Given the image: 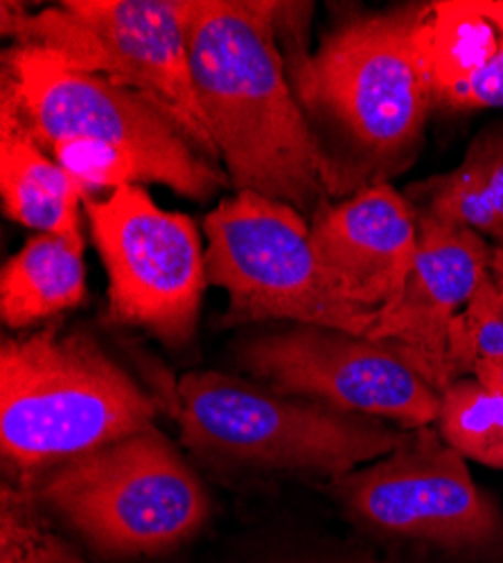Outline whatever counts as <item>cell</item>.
<instances>
[{
	"instance_id": "obj_7",
	"label": "cell",
	"mask_w": 503,
	"mask_h": 563,
	"mask_svg": "<svg viewBox=\"0 0 503 563\" xmlns=\"http://www.w3.org/2000/svg\"><path fill=\"white\" fill-rule=\"evenodd\" d=\"M0 100L19 113L43 150L66 137L100 140L145 163L156 185L197 203L231 187L226 172L204 158L154 102L75 70L39 45H12L3 53Z\"/></svg>"
},
{
	"instance_id": "obj_3",
	"label": "cell",
	"mask_w": 503,
	"mask_h": 563,
	"mask_svg": "<svg viewBox=\"0 0 503 563\" xmlns=\"http://www.w3.org/2000/svg\"><path fill=\"white\" fill-rule=\"evenodd\" d=\"M158 404L84 330L0 345V451L17 483L154 424Z\"/></svg>"
},
{
	"instance_id": "obj_24",
	"label": "cell",
	"mask_w": 503,
	"mask_h": 563,
	"mask_svg": "<svg viewBox=\"0 0 503 563\" xmlns=\"http://www.w3.org/2000/svg\"><path fill=\"white\" fill-rule=\"evenodd\" d=\"M492 271H503V249L492 251Z\"/></svg>"
},
{
	"instance_id": "obj_8",
	"label": "cell",
	"mask_w": 503,
	"mask_h": 563,
	"mask_svg": "<svg viewBox=\"0 0 503 563\" xmlns=\"http://www.w3.org/2000/svg\"><path fill=\"white\" fill-rule=\"evenodd\" d=\"M208 282L226 291L223 327L296 322L371 336L378 313L343 302L318 264L309 219L296 208L233 192L204 219Z\"/></svg>"
},
{
	"instance_id": "obj_22",
	"label": "cell",
	"mask_w": 503,
	"mask_h": 563,
	"mask_svg": "<svg viewBox=\"0 0 503 563\" xmlns=\"http://www.w3.org/2000/svg\"><path fill=\"white\" fill-rule=\"evenodd\" d=\"M48 152L79 185L94 197V192L107 190L109 195L124 185H152L156 183L152 169L133 154L111 147L100 140L66 137L53 143Z\"/></svg>"
},
{
	"instance_id": "obj_9",
	"label": "cell",
	"mask_w": 503,
	"mask_h": 563,
	"mask_svg": "<svg viewBox=\"0 0 503 563\" xmlns=\"http://www.w3.org/2000/svg\"><path fill=\"white\" fill-rule=\"evenodd\" d=\"M330 496L365 537L429 545L459 563H503V509L434 427L404 431L378 462L330 481Z\"/></svg>"
},
{
	"instance_id": "obj_13",
	"label": "cell",
	"mask_w": 503,
	"mask_h": 563,
	"mask_svg": "<svg viewBox=\"0 0 503 563\" xmlns=\"http://www.w3.org/2000/svg\"><path fill=\"white\" fill-rule=\"evenodd\" d=\"M309 234L343 302L378 316L400 302L418 249V214L391 183L321 206Z\"/></svg>"
},
{
	"instance_id": "obj_18",
	"label": "cell",
	"mask_w": 503,
	"mask_h": 563,
	"mask_svg": "<svg viewBox=\"0 0 503 563\" xmlns=\"http://www.w3.org/2000/svg\"><path fill=\"white\" fill-rule=\"evenodd\" d=\"M212 563H420L382 552L371 541L343 539L314 528L273 523L240 532Z\"/></svg>"
},
{
	"instance_id": "obj_2",
	"label": "cell",
	"mask_w": 503,
	"mask_h": 563,
	"mask_svg": "<svg viewBox=\"0 0 503 563\" xmlns=\"http://www.w3.org/2000/svg\"><path fill=\"white\" fill-rule=\"evenodd\" d=\"M420 19L423 3L354 12L335 21L314 53L283 51L332 201L389 183L420 150L434 107Z\"/></svg>"
},
{
	"instance_id": "obj_25",
	"label": "cell",
	"mask_w": 503,
	"mask_h": 563,
	"mask_svg": "<svg viewBox=\"0 0 503 563\" xmlns=\"http://www.w3.org/2000/svg\"><path fill=\"white\" fill-rule=\"evenodd\" d=\"M492 279H494L499 298H501V305H503V271H492Z\"/></svg>"
},
{
	"instance_id": "obj_11",
	"label": "cell",
	"mask_w": 503,
	"mask_h": 563,
	"mask_svg": "<svg viewBox=\"0 0 503 563\" xmlns=\"http://www.w3.org/2000/svg\"><path fill=\"white\" fill-rule=\"evenodd\" d=\"M233 350L242 372L283 397L384 419L406 431L431 427L440 415V393L386 341L285 322L242 336Z\"/></svg>"
},
{
	"instance_id": "obj_12",
	"label": "cell",
	"mask_w": 503,
	"mask_h": 563,
	"mask_svg": "<svg viewBox=\"0 0 503 563\" xmlns=\"http://www.w3.org/2000/svg\"><path fill=\"white\" fill-rule=\"evenodd\" d=\"M492 251L470 228L418 214V249L404 294L369 336L393 343L440 395L451 386L449 327L490 277Z\"/></svg>"
},
{
	"instance_id": "obj_23",
	"label": "cell",
	"mask_w": 503,
	"mask_h": 563,
	"mask_svg": "<svg viewBox=\"0 0 503 563\" xmlns=\"http://www.w3.org/2000/svg\"><path fill=\"white\" fill-rule=\"evenodd\" d=\"M472 377L477 382H481L485 388H490L503 397V358L485 361V363L477 365Z\"/></svg>"
},
{
	"instance_id": "obj_15",
	"label": "cell",
	"mask_w": 503,
	"mask_h": 563,
	"mask_svg": "<svg viewBox=\"0 0 503 563\" xmlns=\"http://www.w3.org/2000/svg\"><path fill=\"white\" fill-rule=\"evenodd\" d=\"M0 197L8 219L36 232H81V185L45 152L0 100Z\"/></svg>"
},
{
	"instance_id": "obj_20",
	"label": "cell",
	"mask_w": 503,
	"mask_h": 563,
	"mask_svg": "<svg viewBox=\"0 0 503 563\" xmlns=\"http://www.w3.org/2000/svg\"><path fill=\"white\" fill-rule=\"evenodd\" d=\"M499 358H503V305L490 273L449 327L447 365L451 384L472 377L477 365Z\"/></svg>"
},
{
	"instance_id": "obj_14",
	"label": "cell",
	"mask_w": 503,
	"mask_h": 563,
	"mask_svg": "<svg viewBox=\"0 0 503 563\" xmlns=\"http://www.w3.org/2000/svg\"><path fill=\"white\" fill-rule=\"evenodd\" d=\"M418 36L434 107L503 109V0L423 3Z\"/></svg>"
},
{
	"instance_id": "obj_21",
	"label": "cell",
	"mask_w": 503,
	"mask_h": 563,
	"mask_svg": "<svg viewBox=\"0 0 503 563\" xmlns=\"http://www.w3.org/2000/svg\"><path fill=\"white\" fill-rule=\"evenodd\" d=\"M36 500L21 485H3L0 563H84L64 539L48 530Z\"/></svg>"
},
{
	"instance_id": "obj_10",
	"label": "cell",
	"mask_w": 503,
	"mask_h": 563,
	"mask_svg": "<svg viewBox=\"0 0 503 563\" xmlns=\"http://www.w3.org/2000/svg\"><path fill=\"white\" fill-rule=\"evenodd\" d=\"M84 210L109 277L107 318L141 327L170 350L186 347L210 285L206 238L195 219L163 210L147 185L86 197Z\"/></svg>"
},
{
	"instance_id": "obj_5",
	"label": "cell",
	"mask_w": 503,
	"mask_h": 563,
	"mask_svg": "<svg viewBox=\"0 0 503 563\" xmlns=\"http://www.w3.org/2000/svg\"><path fill=\"white\" fill-rule=\"evenodd\" d=\"M17 485L111 556L174 550L210 516L204 483L156 424Z\"/></svg>"
},
{
	"instance_id": "obj_1",
	"label": "cell",
	"mask_w": 503,
	"mask_h": 563,
	"mask_svg": "<svg viewBox=\"0 0 503 563\" xmlns=\"http://www.w3.org/2000/svg\"><path fill=\"white\" fill-rule=\"evenodd\" d=\"M283 8L190 0V70L231 190L287 203L309 219L332 201L330 174L287 75Z\"/></svg>"
},
{
	"instance_id": "obj_6",
	"label": "cell",
	"mask_w": 503,
	"mask_h": 563,
	"mask_svg": "<svg viewBox=\"0 0 503 563\" xmlns=\"http://www.w3.org/2000/svg\"><path fill=\"white\" fill-rule=\"evenodd\" d=\"M188 16L190 0H64L39 12L6 0L0 32L14 45H39L75 70L139 92L221 167L193 84Z\"/></svg>"
},
{
	"instance_id": "obj_17",
	"label": "cell",
	"mask_w": 503,
	"mask_h": 563,
	"mask_svg": "<svg viewBox=\"0 0 503 563\" xmlns=\"http://www.w3.org/2000/svg\"><path fill=\"white\" fill-rule=\"evenodd\" d=\"M406 199L418 214L470 228L503 249V122L481 129L459 165L416 183Z\"/></svg>"
},
{
	"instance_id": "obj_19",
	"label": "cell",
	"mask_w": 503,
	"mask_h": 563,
	"mask_svg": "<svg viewBox=\"0 0 503 563\" xmlns=\"http://www.w3.org/2000/svg\"><path fill=\"white\" fill-rule=\"evenodd\" d=\"M440 438L466 460L503 468V397L474 377L453 382L440 395Z\"/></svg>"
},
{
	"instance_id": "obj_4",
	"label": "cell",
	"mask_w": 503,
	"mask_h": 563,
	"mask_svg": "<svg viewBox=\"0 0 503 563\" xmlns=\"http://www.w3.org/2000/svg\"><path fill=\"white\" fill-rule=\"evenodd\" d=\"M181 442L208 464L337 481L389 455L406 429L300 397H283L219 369L174 388Z\"/></svg>"
},
{
	"instance_id": "obj_16",
	"label": "cell",
	"mask_w": 503,
	"mask_h": 563,
	"mask_svg": "<svg viewBox=\"0 0 503 563\" xmlns=\"http://www.w3.org/2000/svg\"><path fill=\"white\" fill-rule=\"evenodd\" d=\"M84 232H36L0 273V316L14 332L77 309L86 298Z\"/></svg>"
}]
</instances>
